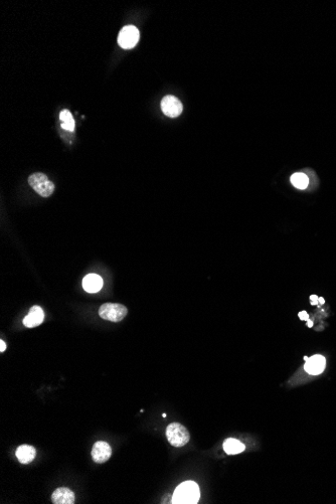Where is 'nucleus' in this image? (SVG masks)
<instances>
[{"label": "nucleus", "instance_id": "1", "mask_svg": "<svg viewBox=\"0 0 336 504\" xmlns=\"http://www.w3.org/2000/svg\"><path fill=\"white\" fill-rule=\"evenodd\" d=\"M200 496L201 492L199 485L193 481H186L181 483L175 489L172 502L179 504H193L199 501Z\"/></svg>", "mask_w": 336, "mask_h": 504}, {"label": "nucleus", "instance_id": "2", "mask_svg": "<svg viewBox=\"0 0 336 504\" xmlns=\"http://www.w3.org/2000/svg\"><path fill=\"white\" fill-rule=\"evenodd\" d=\"M165 434L168 442L174 447L185 446L190 440L189 432L179 423H171L166 428Z\"/></svg>", "mask_w": 336, "mask_h": 504}, {"label": "nucleus", "instance_id": "3", "mask_svg": "<svg viewBox=\"0 0 336 504\" xmlns=\"http://www.w3.org/2000/svg\"><path fill=\"white\" fill-rule=\"evenodd\" d=\"M28 183L33 190L43 197H48L55 191V184L48 177L41 172L34 173L28 177Z\"/></svg>", "mask_w": 336, "mask_h": 504}, {"label": "nucleus", "instance_id": "4", "mask_svg": "<svg viewBox=\"0 0 336 504\" xmlns=\"http://www.w3.org/2000/svg\"><path fill=\"white\" fill-rule=\"evenodd\" d=\"M128 309L119 303H105L99 309V315L102 319L112 322H120L126 317Z\"/></svg>", "mask_w": 336, "mask_h": 504}, {"label": "nucleus", "instance_id": "5", "mask_svg": "<svg viewBox=\"0 0 336 504\" xmlns=\"http://www.w3.org/2000/svg\"><path fill=\"white\" fill-rule=\"evenodd\" d=\"M140 38V33L137 27L133 25L124 26L118 35V44L122 48H133Z\"/></svg>", "mask_w": 336, "mask_h": 504}, {"label": "nucleus", "instance_id": "6", "mask_svg": "<svg viewBox=\"0 0 336 504\" xmlns=\"http://www.w3.org/2000/svg\"><path fill=\"white\" fill-rule=\"evenodd\" d=\"M161 110L167 117H179L183 110L181 102L174 96H166L161 101Z\"/></svg>", "mask_w": 336, "mask_h": 504}, {"label": "nucleus", "instance_id": "7", "mask_svg": "<svg viewBox=\"0 0 336 504\" xmlns=\"http://www.w3.org/2000/svg\"><path fill=\"white\" fill-rule=\"evenodd\" d=\"M92 458L94 462L98 464H103L107 462L112 456V448L111 446L104 441H98L94 444L92 448Z\"/></svg>", "mask_w": 336, "mask_h": 504}, {"label": "nucleus", "instance_id": "8", "mask_svg": "<svg viewBox=\"0 0 336 504\" xmlns=\"http://www.w3.org/2000/svg\"><path fill=\"white\" fill-rule=\"evenodd\" d=\"M45 319V313L44 310L40 307V306H32L30 308L28 314L23 319L24 326L28 328L37 327L43 323Z\"/></svg>", "mask_w": 336, "mask_h": 504}, {"label": "nucleus", "instance_id": "9", "mask_svg": "<svg viewBox=\"0 0 336 504\" xmlns=\"http://www.w3.org/2000/svg\"><path fill=\"white\" fill-rule=\"evenodd\" d=\"M325 365H326L325 357H323L322 355H314L307 359L304 365V369L309 374L317 375V374H320L324 370Z\"/></svg>", "mask_w": 336, "mask_h": 504}, {"label": "nucleus", "instance_id": "10", "mask_svg": "<svg viewBox=\"0 0 336 504\" xmlns=\"http://www.w3.org/2000/svg\"><path fill=\"white\" fill-rule=\"evenodd\" d=\"M54 504H73L75 503V493L67 487H60L51 495Z\"/></svg>", "mask_w": 336, "mask_h": 504}, {"label": "nucleus", "instance_id": "11", "mask_svg": "<svg viewBox=\"0 0 336 504\" xmlns=\"http://www.w3.org/2000/svg\"><path fill=\"white\" fill-rule=\"evenodd\" d=\"M103 287V279L97 274H89L83 279V288L88 293H97Z\"/></svg>", "mask_w": 336, "mask_h": 504}, {"label": "nucleus", "instance_id": "12", "mask_svg": "<svg viewBox=\"0 0 336 504\" xmlns=\"http://www.w3.org/2000/svg\"><path fill=\"white\" fill-rule=\"evenodd\" d=\"M15 455L22 464H29L37 456V450L30 445H21L17 448Z\"/></svg>", "mask_w": 336, "mask_h": 504}, {"label": "nucleus", "instance_id": "13", "mask_svg": "<svg viewBox=\"0 0 336 504\" xmlns=\"http://www.w3.org/2000/svg\"><path fill=\"white\" fill-rule=\"evenodd\" d=\"M224 452L228 455H236V454H240L242 453L244 450H245V445L240 442L239 440L237 439H234V438H228L226 439L224 442Z\"/></svg>", "mask_w": 336, "mask_h": 504}, {"label": "nucleus", "instance_id": "14", "mask_svg": "<svg viewBox=\"0 0 336 504\" xmlns=\"http://www.w3.org/2000/svg\"><path fill=\"white\" fill-rule=\"evenodd\" d=\"M291 183L298 189H305L309 184V179L306 174L297 172L291 176Z\"/></svg>", "mask_w": 336, "mask_h": 504}, {"label": "nucleus", "instance_id": "15", "mask_svg": "<svg viewBox=\"0 0 336 504\" xmlns=\"http://www.w3.org/2000/svg\"><path fill=\"white\" fill-rule=\"evenodd\" d=\"M62 127L67 130V131H70L73 132L74 129H75V121L74 119L69 120V121H66V122H63L62 123Z\"/></svg>", "mask_w": 336, "mask_h": 504}, {"label": "nucleus", "instance_id": "16", "mask_svg": "<svg viewBox=\"0 0 336 504\" xmlns=\"http://www.w3.org/2000/svg\"><path fill=\"white\" fill-rule=\"evenodd\" d=\"M60 119H61V121H62V122H66V121L72 120V119H74V118H73V116H72V114H70V112H69V111H67V110H64V111H62V112H61V114H60Z\"/></svg>", "mask_w": 336, "mask_h": 504}, {"label": "nucleus", "instance_id": "17", "mask_svg": "<svg viewBox=\"0 0 336 504\" xmlns=\"http://www.w3.org/2000/svg\"><path fill=\"white\" fill-rule=\"evenodd\" d=\"M299 318L301 320H309V315L307 314L306 311H302L299 313Z\"/></svg>", "mask_w": 336, "mask_h": 504}, {"label": "nucleus", "instance_id": "18", "mask_svg": "<svg viewBox=\"0 0 336 504\" xmlns=\"http://www.w3.org/2000/svg\"><path fill=\"white\" fill-rule=\"evenodd\" d=\"M318 299H319V298H318L316 295H312V296L310 297L311 304H312V305H317V304H318Z\"/></svg>", "mask_w": 336, "mask_h": 504}, {"label": "nucleus", "instance_id": "19", "mask_svg": "<svg viewBox=\"0 0 336 504\" xmlns=\"http://www.w3.org/2000/svg\"><path fill=\"white\" fill-rule=\"evenodd\" d=\"M5 349H6V344L4 343L3 340H1V341H0V351L4 352Z\"/></svg>", "mask_w": 336, "mask_h": 504}, {"label": "nucleus", "instance_id": "20", "mask_svg": "<svg viewBox=\"0 0 336 504\" xmlns=\"http://www.w3.org/2000/svg\"><path fill=\"white\" fill-rule=\"evenodd\" d=\"M318 303H320V304H324V299H323L322 297H321V298H319V299H318Z\"/></svg>", "mask_w": 336, "mask_h": 504}, {"label": "nucleus", "instance_id": "21", "mask_svg": "<svg viewBox=\"0 0 336 504\" xmlns=\"http://www.w3.org/2000/svg\"><path fill=\"white\" fill-rule=\"evenodd\" d=\"M307 324H308V327H312V326H313V322H312V321H310V320H308V323H307Z\"/></svg>", "mask_w": 336, "mask_h": 504}]
</instances>
